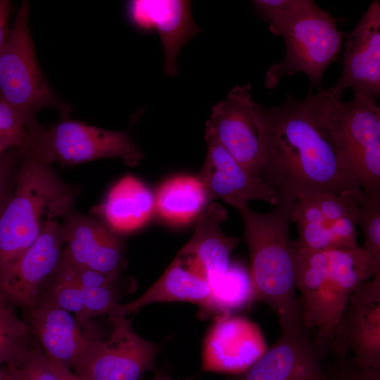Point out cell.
I'll return each instance as SVG.
<instances>
[{"label": "cell", "instance_id": "obj_30", "mask_svg": "<svg viewBox=\"0 0 380 380\" xmlns=\"http://www.w3.org/2000/svg\"><path fill=\"white\" fill-rule=\"evenodd\" d=\"M7 370L17 380H61L37 339L23 360Z\"/></svg>", "mask_w": 380, "mask_h": 380}, {"label": "cell", "instance_id": "obj_19", "mask_svg": "<svg viewBox=\"0 0 380 380\" xmlns=\"http://www.w3.org/2000/svg\"><path fill=\"white\" fill-rule=\"evenodd\" d=\"M24 314V320L47 357L70 369L96 337L83 331L75 316L43 299H39L35 306Z\"/></svg>", "mask_w": 380, "mask_h": 380}, {"label": "cell", "instance_id": "obj_14", "mask_svg": "<svg viewBox=\"0 0 380 380\" xmlns=\"http://www.w3.org/2000/svg\"><path fill=\"white\" fill-rule=\"evenodd\" d=\"M207 153L196 176L209 202L220 199L239 210L252 200L275 205V192L260 178L249 173L210 134L205 132Z\"/></svg>", "mask_w": 380, "mask_h": 380}, {"label": "cell", "instance_id": "obj_13", "mask_svg": "<svg viewBox=\"0 0 380 380\" xmlns=\"http://www.w3.org/2000/svg\"><path fill=\"white\" fill-rule=\"evenodd\" d=\"M260 327L238 315H217L204 341L202 370L239 374L267 350Z\"/></svg>", "mask_w": 380, "mask_h": 380}, {"label": "cell", "instance_id": "obj_5", "mask_svg": "<svg viewBox=\"0 0 380 380\" xmlns=\"http://www.w3.org/2000/svg\"><path fill=\"white\" fill-rule=\"evenodd\" d=\"M345 34L337 27L335 19L315 2L281 32L286 55L281 63L267 70L265 87L273 89L284 76L303 72L312 86L318 91L323 89V74L336 60Z\"/></svg>", "mask_w": 380, "mask_h": 380}, {"label": "cell", "instance_id": "obj_35", "mask_svg": "<svg viewBox=\"0 0 380 380\" xmlns=\"http://www.w3.org/2000/svg\"><path fill=\"white\" fill-rule=\"evenodd\" d=\"M11 11V3L9 1L0 0V53L9 29L8 21Z\"/></svg>", "mask_w": 380, "mask_h": 380}, {"label": "cell", "instance_id": "obj_3", "mask_svg": "<svg viewBox=\"0 0 380 380\" xmlns=\"http://www.w3.org/2000/svg\"><path fill=\"white\" fill-rule=\"evenodd\" d=\"M76 192L51 165L24 155L14 188L0 210V280L40 235L46 222L72 212Z\"/></svg>", "mask_w": 380, "mask_h": 380}, {"label": "cell", "instance_id": "obj_12", "mask_svg": "<svg viewBox=\"0 0 380 380\" xmlns=\"http://www.w3.org/2000/svg\"><path fill=\"white\" fill-rule=\"evenodd\" d=\"M329 350L305 328L280 331L273 346L232 380H329Z\"/></svg>", "mask_w": 380, "mask_h": 380}, {"label": "cell", "instance_id": "obj_7", "mask_svg": "<svg viewBox=\"0 0 380 380\" xmlns=\"http://www.w3.org/2000/svg\"><path fill=\"white\" fill-rule=\"evenodd\" d=\"M377 98L353 93L343 103L336 134L345 167L364 197L380 196V108Z\"/></svg>", "mask_w": 380, "mask_h": 380}, {"label": "cell", "instance_id": "obj_2", "mask_svg": "<svg viewBox=\"0 0 380 380\" xmlns=\"http://www.w3.org/2000/svg\"><path fill=\"white\" fill-rule=\"evenodd\" d=\"M294 207L278 203L267 213L248 205L238 210L250 254L254 301L270 308L280 331L305 328L295 284L296 248L289 232Z\"/></svg>", "mask_w": 380, "mask_h": 380}, {"label": "cell", "instance_id": "obj_32", "mask_svg": "<svg viewBox=\"0 0 380 380\" xmlns=\"http://www.w3.org/2000/svg\"><path fill=\"white\" fill-rule=\"evenodd\" d=\"M329 222V250H350L360 247L357 241V219L344 217Z\"/></svg>", "mask_w": 380, "mask_h": 380}, {"label": "cell", "instance_id": "obj_18", "mask_svg": "<svg viewBox=\"0 0 380 380\" xmlns=\"http://www.w3.org/2000/svg\"><path fill=\"white\" fill-rule=\"evenodd\" d=\"M295 248V284L300 293L303 325L309 332H313L316 340L330 349L336 325L331 314L327 251Z\"/></svg>", "mask_w": 380, "mask_h": 380}, {"label": "cell", "instance_id": "obj_9", "mask_svg": "<svg viewBox=\"0 0 380 380\" xmlns=\"http://www.w3.org/2000/svg\"><path fill=\"white\" fill-rule=\"evenodd\" d=\"M205 126V132L213 135L249 173L260 178L259 104L252 99L250 84L232 88L213 107Z\"/></svg>", "mask_w": 380, "mask_h": 380}, {"label": "cell", "instance_id": "obj_15", "mask_svg": "<svg viewBox=\"0 0 380 380\" xmlns=\"http://www.w3.org/2000/svg\"><path fill=\"white\" fill-rule=\"evenodd\" d=\"M61 227L63 262L118 278L122 246L115 232L94 218L73 211L63 219Z\"/></svg>", "mask_w": 380, "mask_h": 380}, {"label": "cell", "instance_id": "obj_22", "mask_svg": "<svg viewBox=\"0 0 380 380\" xmlns=\"http://www.w3.org/2000/svg\"><path fill=\"white\" fill-rule=\"evenodd\" d=\"M39 299L75 314L83 327H90V319L94 316L106 315L111 319L124 315L113 286L83 288L56 271L42 288Z\"/></svg>", "mask_w": 380, "mask_h": 380}, {"label": "cell", "instance_id": "obj_40", "mask_svg": "<svg viewBox=\"0 0 380 380\" xmlns=\"http://www.w3.org/2000/svg\"><path fill=\"white\" fill-rule=\"evenodd\" d=\"M329 380H331L330 378H329Z\"/></svg>", "mask_w": 380, "mask_h": 380}, {"label": "cell", "instance_id": "obj_36", "mask_svg": "<svg viewBox=\"0 0 380 380\" xmlns=\"http://www.w3.org/2000/svg\"><path fill=\"white\" fill-rule=\"evenodd\" d=\"M51 367L61 377V380H84L76 375L66 365L53 361L49 359Z\"/></svg>", "mask_w": 380, "mask_h": 380}, {"label": "cell", "instance_id": "obj_21", "mask_svg": "<svg viewBox=\"0 0 380 380\" xmlns=\"http://www.w3.org/2000/svg\"><path fill=\"white\" fill-rule=\"evenodd\" d=\"M187 301L212 313V289L205 279L192 270L178 255L161 277L139 298L120 304L123 314L137 312L155 303Z\"/></svg>", "mask_w": 380, "mask_h": 380}, {"label": "cell", "instance_id": "obj_8", "mask_svg": "<svg viewBox=\"0 0 380 380\" xmlns=\"http://www.w3.org/2000/svg\"><path fill=\"white\" fill-rule=\"evenodd\" d=\"M110 320L113 330L109 338H94L72 370L84 380H140L146 372L155 369L160 348L139 336L125 315Z\"/></svg>", "mask_w": 380, "mask_h": 380}, {"label": "cell", "instance_id": "obj_4", "mask_svg": "<svg viewBox=\"0 0 380 380\" xmlns=\"http://www.w3.org/2000/svg\"><path fill=\"white\" fill-rule=\"evenodd\" d=\"M30 4L24 1L15 13L0 53V99L29 118L46 107L56 108L61 117L70 108L49 86L38 63L30 29Z\"/></svg>", "mask_w": 380, "mask_h": 380}, {"label": "cell", "instance_id": "obj_23", "mask_svg": "<svg viewBox=\"0 0 380 380\" xmlns=\"http://www.w3.org/2000/svg\"><path fill=\"white\" fill-rule=\"evenodd\" d=\"M154 211L151 192L140 180L128 175L112 187L96 213L113 232H129L144 225Z\"/></svg>", "mask_w": 380, "mask_h": 380}, {"label": "cell", "instance_id": "obj_31", "mask_svg": "<svg viewBox=\"0 0 380 380\" xmlns=\"http://www.w3.org/2000/svg\"><path fill=\"white\" fill-rule=\"evenodd\" d=\"M327 221H334L344 217L357 219L360 201L349 195L318 194L311 196Z\"/></svg>", "mask_w": 380, "mask_h": 380}, {"label": "cell", "instance_id": "obj_34", "mask_svg": "<svg viewBox=\"0 0 380 380\" xmlns=\"http://www.w3.org/2000/svg\"><path fill=\"white\" fill-rule=\"evenodd\" d=\"M23 157L20 149H12L0 156V210L13 191Z\"/></svg>", "mask_w": 380, "mask_h": 380}, {"label": "cell", "instance_id": "obj_29", "mask_svg": "<svg viewBox=\"0 0 380 380\" xmlns=\"http://www.w3.org/2000/svg\"><path fill=\"white\" fill-rule=\"evenodd\" d=\"M357 224L364 237L361 248L377 274L380 272V196L364 197L359 205Z\"/></svg>", "mask_w": 380, "mask_h": 380}, {"label": "cell", "instance_id": "obj_38", "mask_svg": "<svg viewBox=\"0 0 380 380\" xmlns=\"http://www.w3.org/2000/svg\"><path fill=\"white\" fill-rule=\"evenodd\" d=\"M153 380H172V379L167 376H157Z\"/></svg>", "mask_w": 380, "mask_h": 380}, {"label": "cell", "instance_id": "obj_25", "mask_svg": "<svg viewBox=\"0 0 380 380\" xmlns=\"http://www.w3.org/2000/svg\"><path fill=\"white\" fill-rule=\"evenodd\" d=\"M211 289L212 312L218 315L243 310L255 302L250 273L238 265L230 264L224 277Z\"/></svg>", "mask_w": 380, "mask_h": 380}, {"label": "cell", "instance_id": "obj_33", "mask_svg": "<svg viewBox=\"0 0 380 380\" xmlns=\"http://www.w3.org/2000/svg\"><path fill=\"white\" fill-rule=\"evenodd\" d=\"M326 369L331 380H380V370L359 367L346 356H336L334 362L326 365Z\"/></svg>", "mask_w": 380, "mask_h": 380}, {"label": "cell", "instance_id": "obj_26", "mask_svg": "<svg viewBox=\"0 0 380 380\" xmlns=\"http://www.w3.org/2000/svg\"><path fill=\"white\" fill-rule=\"evenodd\" d=\"M35 339L27 323L15 315L14 308L0 300V365L16 366Z\"/></svg>", "mask_w": 380, "mask_h": 380}, {"label": "cell", "instance_id": "obj_28", "mask_svg": "<svg viewBox=\"0 0 380 380\" xmlns=\"http://www.w3.org/2000/svg\"><path fill=\"white\" fill-rule=\"evenodd\" d=\"M255 13L269 25L270 30L280 36L283 30L308 11L312 0H254Z\"/></svg>", "mask_w": 380, "mask_h": 380}, {"label": "cell", "instance_id": "obj_11", "mask_svg": "<svg viewBox=\"0 0 380 380\" xmlns=\"http://www.w3.org/2000/svg\"><path fill=\"white\" fill-rule=\"evenodd\" d=\"M64 246L61 223L47 221L37 240L0 280V300L23 313L33 308L59 265Z\"/></svg>", "mask_w": 380, "mask_h": 380}, {"label": "cell", "instance_id": "obj_24", "mask_svg": "<svg viewBox=\"0 0 380 380\" xmlns=\"http://www.w3.org/2000/svg\"><path fill=\"white\" fill-rule=\"evenodd\" d=\"M155 211L172 222H186L201 211L207 203L203 187L196 177L179 176L170 179L159 188Z\"/></svg>", "mask_w": 380, "mask_h": 380}, {"label": "cell", "instance_id": "obj_6", "mask_svg": "<svg viewBox=\"0 0 380 380\" xmlns=\"http://www.w3.org/2000/svg\"><path fill=\"white\" fill-rule=\"evenodd\" d=\"M28 154L49 165L58 163L62 166L116 158L133 167L143 158L141 150L127 132L96 127L73 120L70 116L61 117L49 128L42 127Z\"/></svg>", "mask_w": 380, "mask_h": 380}, {"label": "cell", "instance_id": "obj_37", "mask_svg": "<svg viewBox=\"0 0 380 380\" xmlns=\"http://www.w3.org/2000/svg\"><path fill=\"white\" fill-rule=\"evenodd\" d=\"M8 376L7 370H4L0 368V380H6Z\"/></svg>", "mask_w": 380, "mask_h": 380}, {"label": "cell", "instance_id": "obj_39", "mask_svg": "<svg viewBox=\"0 0 380 380\" xmlns=\"http://www.w3.org/2000/svg\"><path fill=\"white\" fill-rule=\"evenodd\" d=\"M7 372H8V376H7L6 380H17L16 378L10 372H8V370Z\"/></svg>", "mask_w": 380, "mask_h": 380}, {"label": "cell", "instance_id": "obj_20", "mask_svg": "<svg viewBox=\"0 0 380 380\" xmlns=\"http://www.w3.org/2000/svg\"><path fill=\"white\" fill-rule=\"evenodd\" d=\"M227 220V212L212 203L198 215L193 236L180 250L188 265L205 278L212 288L226 274L230 257L239 239L223 232L221 224Z\"/></svg>", "mask_w": 380, "mask_h": 380}, {"label": "cell", "instance_id": "obj_17", "mask_svg": "<svg viewBox=\"0 0 380 380\" xmlns=\"http://www.w3.org/2000/svg\"><path fill=\"white\" fill-rule=\"evenodd\" d=\"M342 73L334 87L351 89L378 98L380 95V4L372 1L347 36Z\"/></svg>", "mask_w": 380, "mask_h": 380}, {"label": "cell", "instance_id": "obj_10", "mask_svg": "<svg viewBox=\"0 0 380 380\" xmlns=\"http://www.w3.org/2000/svg\"><path fill=\"white\" fill-rule=\"evenodd\" d=\"M330 350L338 357L351 353L356 366L380 370V272L352 293Z\"/></svg>", "mask_w": 380, "mask_h": 380}, {"label": "cell", "instance_id": "obj_1", "mask_svg": "<svg viewBox=\"0 0 380 380\" xmlns=\"http://www.w3.org/2000/svg\"><path fill=\"white\" fill-rule=\"evenodd\" d=\"M342 96L334 86L304 99L288 94L279 106L259 104L260 177L278 203L296 205L318 194L363 201L361 189L345 167L336 136Z\"/></svg>", "mask_w": 380, "mask_h": 380}, {"label": "cell", "instance_id": "obj_16", "mask_svg": "<svg viewBox=\"0 0 380 380\" xmlns=\"http://www.w3.org/2000/svg\"><path fill=\"white\" fill-rule=\"evenodd\" d=\"M132 25L141 31L158 32L165 53L164 74L177 75L180 50L201 32L193 20L191 2L184 0H133L127 4Z\"/></svg>", "mask_w": 380, "mask_h": 380}, {"label": "cell", "instance_id": "obj_27", "mask_svg": "<svg viewBox=\"0 0 380 380\" xmlns=\"http://www.w3.org/2000/svg\"><path fill=\"white\" fill-rule=\"evenodd\" d=\"M42 127L35 118H29L0 99V156L12 149L28 153Z\"/></svg>", "mask_w": 380, "mask_h": 380}]
</instances>
